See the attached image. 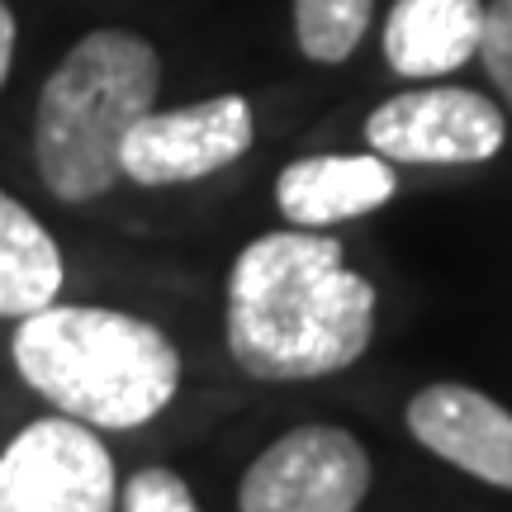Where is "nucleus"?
<instances>
[{
	"label": "nucleus",
	"instance_id": "6",
	"mask_svg": "<svg viewBox=\"0 0 512 512\" xmlns=\"http://www.w3.org/2000/svg\"><path fill=\"white\" fill-rule=\"evenodd\" d=\"M503 110L475 91L432 86L384 100L366 119V143L384 162L408 166H470L503 147Z\"/></svg>",
	"mask_w": 512,
	"mask_h": 512
},
{
	"label": "nucleus",
	"instance_id": "3",
	"mask_svg": "<svg viewBox=\"0 0 512 512\" xmlns=\"http://www.w3.org/2000/svg\"><path fill=\"white\" fill-rule=\"evenodd\" d=\"M157 81L162 62L152 43L124 29H95L62 57L38 95L34 128L38 171L57 200L86 204L124 176L119 152L157 105Z\"/></svg>",
	"mask_w": 512,
	"mask_h": 512
},
{
	"label": "nucleus",
	"instance_id": "13",
	"mask_svg": "<svg viewBox=\"0 0 512 512\" xmlns=\"http://www.w3.org/2000/svg\"><path fill=\"white\" fill-rule=\"evenodd\" d=\"M124 512H200L190 484L171 470H138L124 489Z\"/></svg>",
	"mask_w": 512,
	"mask_h": 512
},
{
	"label": "nucleus",
	"instance_id": "8",
	"mask_svg": "<svg viewBox=\"0 0 512 512\" xmlns=\"http://www.w3.org/2000/svg\"><path fill=\"white\" fill-rule=\"evenodd\" d=\"M408 432L456 470L512 489V413L470 384H432L408 403Z\"/></svg>",
	"mask_w": 512,
	"mask_h": 512
},
{
	"label": "nucleus",
	"instance_id": "9",
	"mask_svg": "<svg viewBox=\"0 0 512 512\" xmlns=\"http://www.w3.org/2000/svg\"><path fill=\"white\" fill-rule=\"evenodd\" d=\"M394 171L380 152L370 157H299L280 171L275 204L280 214L299 228H328L342 219H361L370 209L389 204L394 195Z\"/></svg>",
	"mask_w": 512,
	"mask_h": 512
},
{
	"label": "nucleus",
	"instance_id": "1",
	"mask_svg": "<svg viewBox=\"0 0 512 512\" xmlns=\"http://www.w3.org/2000/svg\"><path fill=\"white\" fill-rule=\"evenodd\" d=\"M375 290L323 228L266 233L228 280V351L252 380H318L370 347Z\"/></svg>",
	"mask_w": 512,
	"mask_h": 512
},
{
	"label": "nucleus",
	"instance_id": "11",
	"mask_svg": "<svg viewBox=\"0 0 512 512\" xmlns=\"http://www.w3.org/2000/svg\"><path fill=\"white\" fill-rule=\"evenodd\" d=\"M62 290V252L53 233L0 190V318H29Z\"/></svg>",
	"mask_w": 512,
	"mask_h": 512
},
{
	"label": "nucleus",
	"instance_id": "12",
	"mask_svg": "<svg viewBox=\"0 0 512 512\" xmlns=\"http://www.w3.org/2000/svg\"><path fill=\"white\" fill-rule=\"evenodd\" d=\"M375 0H294V34L313 62H347L370 29Z\"/></svg>",
	"mask_w": 512,
	"mask_h": 512
},
{
	"label": "nucleus",
	"instance_id": "5",
	"mask_svg": "<svg viewBox=\"0 0 512 512\" xmlns=\"http://www.w3.org/2000/svg\"><path fill=\"white\" fill-rule=\"evenodd\" d=\"M370 489L366 446L342 427H294L266 446L238 489L242 512H356Z\"/></svg>",
	"mask_w": 512,
	"mask_h": 512
},
{
	"label": "nucleus",
	"instance_id": "2",
	"mask_svg": "<svg viewBox=\"0 0 512 512\" xmlns=\"http://www.w3.org/2000/svg\"><path fill=\"white\" fill-rule=\"evenodd\" d=\"M15 366L43 399L91 427H143L176 399L181 356L133 313L48 304L15 332Z\"/></svg>",
	"mask_w": 512,
	"mask_h": 512
},
{
	"label": "nucleus",
	"instance_id": "14",
	"mask_svg": "<svg viewBox=\"0 0 512 512\" xmlns=\"http://www.w3.org/2000/svg\"><path fill=\"white\" fill-rule=\"evenodd\" d=\"M479 57L484 72L494 76V86L512 105V0L484 5V38H479Z\"/></svg>",
	"mask_w": 512,
	"mask_h": 512
},
{
	"label": "nucleus",
	"instance_id": "7",
	"mask_svg": "<svg viewBox=\"0 0 512 512\" xmlns=\"http://www.w3.org/2000/svg\"><path fill=\"white\" fill-rule=\"evenodd\" d=\"M247 147L252 105L242 95H214L185 110H147L119 152V171L138 185H181L233 166Z\"/></svg>",
	"mask_w": 512,
	"mask_h": 512
},
{
	"label": "nucleus",
	"instance_id": "10",
	"mask_svg": "<svg viewBox=\"0 0 512 512\" xmlns=\"http://www.w3.org/2000/svg\"><path fill=\"white\" fill-rule=\"evenodd\" d=\"M479 38V0H399L384 24V57L403 76H446L479 53Z\"/></svg>",
	"mask_w": 512,
	"mask_h": 512
},
{
	"label": "nucleus",
	"instance_id": "15",
	"mask_svg": "<svg viewBox=\"0 0 512 512\" xmlns=\"http://www.w3.org/2000/svg\"><path fill=\"white\" fill-rule=\"evenodd\" d=\"M10 57H15V15H10V5L0 0V86H5V76H10Z\"/></svg>",
	"mask_w": 512,
	"mask_h": 512
},
{
	"label": "nucleus",
	"instance_id": "4",
	"mask_svg": "<svg viewBox=\"0 0 512 512\" xmlns=\"http://www.w3.org/2000/svg\"><path fill=\"white\" fill-rule=\"evenodd\" d=\"M0 512H114V460L76 418H38L0 456Z\"/></svg>",
	"mask_w": 512,
	"mask_h": 512
}]
</instances>
